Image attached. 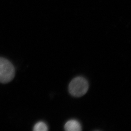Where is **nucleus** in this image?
Wrapping results in <instances>:
<instances>
[{"instance_id": "1", "label": "nucleus", "mask_w": 131, "mask_h": 131, "mask_svg": "<svg viewBox=\"0 0 131 131\" xmlns=\"http://www.w3.org/2000/svg\"><path fill=\"white\" fill-rule=\"evenodd\" d=\"M13 64L6 59L0 57V83L6 84L13 80L15 76Z\"/></svg>"}, {"instance_id": "2", "label": "nucleus", "mask_w": 131, "mask_h": 131, "mask_svg": "<svg viewBox=\"0 0 131 131\" xmlns=\"http://www.w3.org/2000/svg\"><path fill=\"white\" fill-rule=\"evenodd\" d=\"M88 88L89 84L85 79L82 77H77L71 81L68 90L71 95L79 97L87 93Z\"/></svg>"}, {"instance_id": "3", "label": "nucleus", "mask_w": 131, "mask_h": 131, "mask_svg": "<svg viewBox=\"0 0 131 131\" xmlns=\"http://www.w3.org/2000/svg\"><path fill=\"white\" fill-rule=\"evenodd\" d=\"M64 129L67 131H80L82 130V126L80 123L77 120H69L65 124Z\"/></svg>"}, {"instance_id": "4", "label": "nucleus", "mask_w": 131, "mask_h": 131, "mask_svg": "<svg viewBox=\"0 0 131 131\" xmlns=\"http://www.w3.org/2000/svg\"><path fill=\"white\" fill-rule=\"evenodd\" d=\"M48 128L45 123L40 121L36 123L34 126L33 130L35 131H46Z\"/></svg>"}]
</instances>
